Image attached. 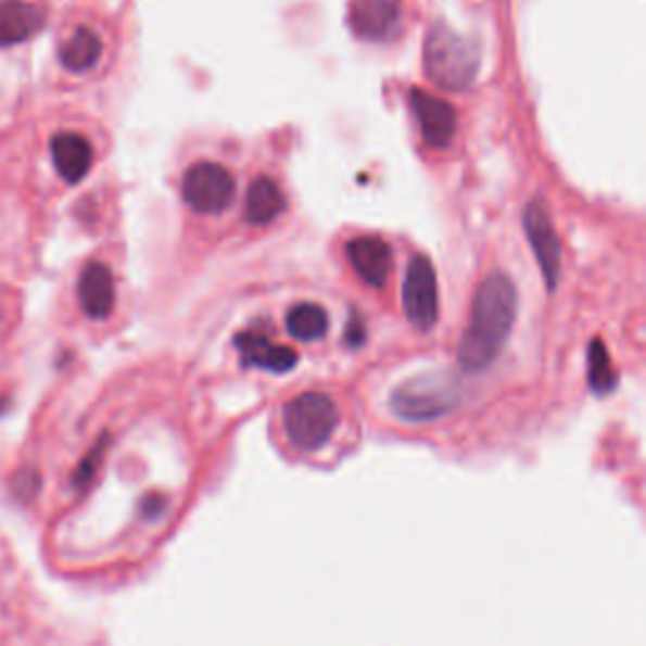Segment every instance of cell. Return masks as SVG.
Instances as JSON below:
<instances>
[{
    "label": "cell",
    "mask_w": 646,
    "mask_h": 646,
    "mask_svg": "<svg viewBox=\"0 0 646 646\" xmlns=\"http://www.w3.org/2000/svg\"><path fill=\"white\" fill-rule=\"evenodd\" d=\"M286 210V198L278 182L270 177H258L248 187L245 194V220L253 225H268Z\"/></svg>",
    "instance_id": "obj_16"
},
{
    "label": "cell",
    "mask_w": 646,
    "mask_h": 646,
    "mask_svg": "<svg viewBox=\"0 0 646 646\" xmlns=\"http://www.w3.org/2000/svg\"><path fill=\"white\" fill-rule=\"evenodd\" d=\"M364 324H362V318L359 316H352V321H349V326H346V344L349 346H362L364 344Z\"/></svg>",
    "instance_id": "obj_21"
},
{
    "label": "cell",
    "mask_w": 646,
    "mask_h": 646,
    "mask_svg": "<svg viewBox=\"0 0 646 646\" xmlns=\"http://www.w3.org/2000/svg\"><path fill=\"white\" fill-rule=\"evenodd\" d=\"M349 21L364 41H392L402 28V0H352Z\"/></svg>",
    "instance_id": "obj_9"
},
{
    "label": "cell",
    "mask_w": 646,
    "mask_h": 646,
    "mask_svg": "<svg viewBox=\"0 0 646 646\" xmlns=\"http://www.w3.org/2000/svg\"><path fill=\"white\" fill-rule=\"evenodd\" d=\"M339 407L329 394L303 392L283 404V430L293 447L316 453L339 427Z\"/></svg>",
    "instance_id": "obj_4"
},
{
    "label": "cell",
    "mask_w": 646,
    "mask_h": 646,
    "mask_svg": "<svg viewBox=\"0 0 646 646\" xmlns=\"http://www.w3.org/2000/svg\"><path fill=\"white\" fill-rule=\"evenodd\" d=\"M286 329L299 341L324 339L329 331V316L318 303H295L286 316Z\"/></svg>",
    "instance_id": "obj_17"
},
{
    "label": "cell",
    "mask_w": 646,
    "mask_h": 646,
    "mask_svg": "<svg viewBox=\"0 0 646 646\" xmlns=\"http://www.w3.org/2000/svg\"><path fill=\"white\" fill-rule=\"evenodd\" d=\"M43 8L26 0H0V49L28 41L43 28Z\"/></svg>",
    "instance_id": "obj_14"
},
{
    "label": "cell",
    "mask_w": 646,
    "mask_h": 646,
    "mask_svg": "<svg viewBox=\"0 0 646 646\" xmlns=\"http://www.w3.org/2000/svg\"><path fill=\"white\" fill-rule=\"evenodd\" d=\"M101 51H104V46H101V38L97 30L79 26L74 28V34L68 36L64 43H61L59 56H61V64H64L68 72L84 74V72H91V68L99 64Z\"/></svg>",
    "instance_id": "obj_15"
},
{
    "label": "cell",
    "mask_w": 646,
    "mask_h": 646,
    "mask_svg": "<svg viewBox=\"0 0 646 646\" xmlns=\"http://www.w3.org/2000/svg\"><path fill=\"white\" fill-rule=\"evenodd\" d=\"M182 198L194 213L217 215L236 200V177L217 162H194L182 177Z\"/></svg>",
    "instance_id": "obj_5"
},
{
    "label": "cell",
    "mask_w": 646,
    "mask_h": 646,
    "mask_svg": "<svg viewBox=\"0 0 646 646\" xmlns=\"http://www.w3.org/2000/svg\"><path fill=\"white\" fill-rule=\"evenodd\" d=\"M51 160L56 173L61 175V180L76 185L89 175L93 150L87 137L76 135V131H59V135L51 139Z\"/></svg>",
    "instance_id": "obj_13"
},
{
    "label": "cell",
    "mask_w": 646,
    "mask_h": 646,
    "mask_svg": "<svg viewBox=\"0 0 646 646\" xmlns=\"http://www.w3.org/2000/svg\"><path fill=\"white\" fill-rule=\"evenodd\" d=\"M518 314V291L505 274H490L474 293L470 321L457 346L465 371H482L501 356Z\"/></svg>",
    "instance_id": "obj_1"
},
{
    "label": "cell",
    "mask_w": 646,
    "mask_h": 646,
    "mask_svg": "<svg viewBox=\"0 0 646 646\" xmlns=\"http://www.w3.org/2000/svg\"><path fill=\"white\" fill-rule=\"evenodd\" d=\"M79 303L81 311L93 321H104L116 306V283L109 266L93 261L81 270L79 278Z\"/></svg>",
    "instance_id": "obj_11"
},
{
    "label": "cell",
    "mask_w": 646,
    "mask_h": 646,
    "mask_svg": "<svg viewBox=\"0 0 646 646\" xmlns=\"http://www.w3.org/2000/svg\"><path fill=\"white\" fill-rule=\"evenodd\" d=\"M425 72L442 91H465L480 72V53L470 41L438 23L425 38Z\"/></svg>",
    "instance_id": "obj_3"
},
{
    "label": "cell",
    "mask_w": 646,
    "mask_h": 646,
    "mask_svg": "<svg viewBox=\"0 0 646 646\" xmlns=\"http://www.w3.org/2000/svg\"><path fill=\"white\" fill-rule=\"evenodd\" d=\"M236 349L240 352L245 367H258L274 373H286L299 364V352L291 346H280L274 341L261 337L255 331H243L236 337Z\"/></svg>",
    "instance_id": "obj_12"
},
{
    "label": "cell",
    "mask_w": 646,
    "mask_h": 646,
    "mask_svg": "<svg viewBox=\"0 0 646 646\" xmlns=\"http://www.w3.org/2000/svg\"><path fill=\"white\" fill-rule=\"evenodd\" d=\"M15 490H26V497L28 495H36V490H38V474L34 472V470H23V472H18L15 474Z\"/></svg>",
    "instance_id": "obj_20"
},
{
    "label": "cell",
    "mask_w": 646,
    "mask_h": 646,
    "mask_svg": "<svg viewBox=\"0 0 646 646\" xmlns=\"http://www.w3.org/2000/svg\"><path fill=\"white\" fill-rule=\"evenodd\" d=\"M588 384L596 394H609L617 387V369H613L609 349L604 341L594 339L588 346Z\"/></svg>",
    "instance_id": "obj_18"
},
{
    "label": "cell",
    "mask_w": 646,
    "mask_h": 646,
    "mask_svg": "<svg viewBox=\"0 0 646 646\" xmlns=\"http://www.w3.org/2000/svg\"><path fill=\"white\" fill-rule=\"evenodd\" d=\"M463 396L460 379L447 371H432L402 381L389 396V407L404 422L422 425L453 415L463 404Z\"/></svg>",
    "instance_id": "obj_2"
},
{
    "label": "cell",
    "mask_w": 646,
    "mask_h": 646,
    "mask_svg": "<svg viewBox=\"0 0 646 646\" xmlns=\"http://www.w3.org/2000/svg\"><path fill=\"white\" fill-rule=\"evenodd\" d=\"M409 106L415 112V119L427 147H432V150H445V147H449L457 129L455 109L445 99L422 89L409 91Z\"/></svg>",
    "instance_id": "obj_8"
},
{
    "label": "cell",
    "mask_w": 646,
    "mask_h": 646,
    "mask_svg": "<svg viewBox=\"0 0 646 646\" xmlns=\"http://www.w3.org/2000/svg\"><path fill=\"white\" fill-rule=\"evenodd\" d=\"M402 303L409 324L417 326L419 331H430L432 326L438 324V274H434V266L425 255H415V258L409 261L407 276H404L402 286Z\"/></svg>",
    "instance_id": "obj_6"
},
{
    "label": "cell",
    "mask_w": 646,
    "mask_h": 646,
    "mask_svg": "<svg viewBox=\"0 0 646 646\" xmlns=\"http://www.w3.org/2000/svg\"><path fill=\"white\" fill-rule=\"evenodd\" d=\"M104 449H106V434H104V438H99L97 445L89 449V455L84 457V460L79 463V467H76V472H74V485L76 487L84 490V487L91 485L93 474L99 472V465H101V460H104Z\"/></svg>",
    "instance_id": "obj_19"
},
{
    "label": "cell",
    "mask_w": 646,
    "mask_h": 646,
    "mask_svg": "<svg viewBox=\"0 0 646 646\" xmlns=\"http://www.w3.org/2000/svg\"><path fill=\"white\" fill-rule=\"evenodd\" d=\"M346 261L364 283L381 288L392 276L394 253L387 240L377 236H362L346 243Z\"/></svg>",
    "instance_id": "obj_10"
},
{
    "label": "cell",
    "mask_w": 646,
    "mask_h": 646,
    "mask_svg": "<svg viewBox=\"0 0 646 646\" xmlns=\"http://www.w3.org/2000/svg\"><path fill=\"white\" fill-rule=\"evenodd\" d=\"M523 225L528 232V240H531V248L535 253V261H539L543 280H546L548 288L558 286L560 278V240L556 236L554 220H550L548 205L543 200L528 202L523 210Z\"/></svg>",
    "instance_id": "obj_7"
}]
</instances>
